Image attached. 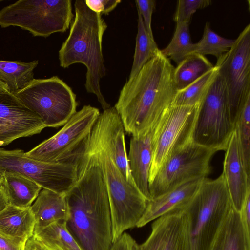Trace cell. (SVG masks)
Returning <instances> with one entry per match:
<instances>
[{
	"label": "cell",
	"mask_w": 250,
	"mask_h": 250,
	"mask_svg": "<svg viewBox=\"0 0 250 250\" xmlns=\"http://www.w3.org/2000/svg\"><path fill=\"white\" fill-rule=\"evenodd\" d=\"M71 161L76 166L77 176L64 194L66 228L83 250H110L113 243L111 214L99 165L85 142Z\"/></svg>",
	"instance_id": "obj_1"
},
{
	"label": "cell",
	"mask_w": 250,
	"mask_h": 250,
	"mask_svg": "<svg viewBox=\"0 0 250 250\" xmlns=\"http://www.w3.org/2000/svg\"><path fill=\"white\" fill-rule=\"evenodd\" d=\"M174 68L159 50L123 86L114 107L125 131L132 137L147 134L172 105L177 91Z\"/></svg>",
	"instance_id": "obj_2"
},
{
	"label": "cell",
	"mask_w": 250,
	"mask_h": 250,
	"mask_svg": "<svg viewBox=\"0 0 250 250\" xmlns=\"http://www.w3.org/2000/svg\"><path fill=\"white\" fill-rule=\"evenodd\" d=\"M74 8L69 35L59 51L60 64L64 68L74 63L84 64L87 68L85 89L96 95L105 110L110 106L101 92L100 83L106 73L102 44L107 26L102 15L91 10L85 0H76Z\"/></svg>",
	"instance_id": "obj_3"
},
{
	"label": "cell",
	"mask_w": 250,
	"mask_h": 250,
	"mask_svg": "<svg viewBox=\"0 0 250 250\" xmlns=\"http://www.w3.org/2000/svg\"><path fill=\"white\" fill-rule=\"evenodd\" d=\"M101 168L108 196L113 242L125 230L136 227L148 200L125 179L111 155L98 119L85 140Z\"/></svg>",
	"instance_id": "obj_4"
},
{
	"label": "cell",
	"mask_w": 250,
	"mask_h": 250,
	"mask_svg": "<svg viewBox=\"0 0 250 250\" xmlns=\"http://www.w3.org/2000/svg\"><path fill=\"white\" fill-rule=\"evenodd\" d=\"M232 207L222 173L215 179L203 178L194 196L184 208L187 219L188 250H210Z\"/></svg>",
	"instance_id": "obj_5"
},
{
	"label": "cell",
	"mask_w": 250,
	"mask_h": 250,
	"mask_svg": "<svg viewBox=\"0 0 250 250\" xmlns=\"http://www.w3.org/2000/svg\"><path fill=\"white\" fill-rule=\"evenodd\" d=\"M71 0H20L0 11V26L19 27L34 37L46 38L69 27L75 15Z\"/></svg>",
	"instance_id": "obj_6"
},
{
	"label": "cell",
	"mask_w": 250,
	"mask_h": 250,
	"mask_svg": "<svg viewBox=\"0 0 250 250\" xmlns=\"http://www.w3.org/2000/svg\"><path fill=\"white\" fill-rule=\"evenodd\" d=\"M14 95L41 119L46 127L64 125L77 112L75 94L56 76L34 78Z\"/></svg>",
	"instance_id": "obj_7"
},
{
	"label": "cell",
	"mask_w": 250,
	"mask_h": 250,
	"mask_svg": "<svg viewBox=\"0 0 250 250\" xmlns=\"http://www.w3.org/2000/svg\"><path fill=\"white\" fill-rule=\"evenodd\" d=\"M234 128L227 89L218 73L200 104L192 141L216 152L225 151Z\"/></svg>",
	"instance_id": "obj_8"
},
{
	"label": "cell",
	"mask_w": 250,
	"mask_h": 250,
	"mask_svg": "<svg viewBox=\"0 0 250 250\" xmlns=\"http://www.w3.org/2000/svg\"><path fill=\"white\" fill-rule=\"evenodd\" d=\"M216 152L192 141L173 152L149 184L150 200L186 182L207 177L210 171V160Z\"/></svg>",
	"instance_id": "obj_9"
},
{
	"label": "cell",
	"mask_w": 250,
	"mask_h": 250,
	"mask_svg": "<svg viewBox=\"0 0 250 250\" xmlns=\"http://www.w3.org/2000/svg\"><path fill=\"white\" fill-rule=\"evenodd\" d=\"M200 104L194 106L171 105L155 125L151 134L152 158L149 184L170 155L192 141Z\"/></svg>",
	"instance_id": "obj_10"
},
{
	"label": "cell",
	"mask_w": 250,
	"mask_h": 250,
	"mask_svg": "<svg viewBox=\"0 0 250 250\" xmlns=\"http://www.w3.org/2000/svg\"><path fill=\"white\" fill-rule=\"evenodd\" d=\"M0 171L21 174L42 188L63 194L75 184L77 176V167L72 162H42L28 157L21 150L1 148Z\"/></svg>",
	"instance_id": "obj_11"
},
{
	"label": "cell",
	"mask_w": 250,
	"mask_h": 250,
	"mask_svg": "<svg viewBox=\"0 0 250 250\" xmlns=\"http://www.w3.org/2000/svg\"><path fill=\"white\" fill-rule=\"evenodd\" d=\"M215 65L227 89L231 119L235 126L250 97V24L240 33L230 49L217 59Z\"/></svg>",
	"instance_id": "obj_12"
},
{
	"label": "cell",
	"mask_w": 250,
	"mask_h": 250,
	"mask_svg": "<svg viewBox=\"0 0 250 250\" xmlns=\"http://www.w3.org/2000/svg\"><path fill=\"white\" fill-rule=\"evenodd\" d=\"M100 114L99 109L86 105L77 111L61 130L26 153L42 162H68L87 138Z\"/></svg>",
	"instance_id": "obj_13"
},
{
	"label": "cell",
	"mask_w": 250,
	"mask_h": 250,
	"mask_svg": "<svg viewBox=\"0 0 250 250\" xmlns=\"http://www.w3.org/2000/svg\"><path fill=\"white\" fill-rule=\"evenodd\" d=\"M41 119L8 91H0V146L39 134L45 128Z\"/></svg>",
	"instance_id": "obj_14"
},
{
	"label": "cell",
	"mask_w": 250,
	"mask_h": 250,
	"mask_svg": "<svg viewBox=\"0 0 250 250\" xmlns=\"http://www.w3.org/2000/svg\"><path fill=\"white\" fill-rule=\"evenodd\" d=\"M134 250H188L185 210L171 211L155 220L148 237L136 242Z\"/></svg>",
	"instance_id": "obj_15"
},
{
	"label": "cell",
	"mask_w": 250,
	"mask_h": 250,
	"mask_svg": "<svg viewBox=\"0 0 250 250\" xmlns=\"http://www.w3.org/2000/svg\"><path fill=\"white\" fill-rule=\"evenodd\" d=\"M222 174L232 207L240 212L250 192V177L247 174L242 162L235 128L225 150Z\"/></svg>",
	"instance_id": "obj_16"
},
{
	"label": "cell",
	"mask_w": 250,
	"mask_h": 250,
	"mask_svg": "<svg viewBox=\"0 0 250 250\" xmlns=\"http://www.w3.org/2000/svg\"><path fill=\"white\" fill-rule=\"evenodd\" d=\"M98 120L109 151L117 167L127 182L135 185L128 165L125 129L114 107L104 110L100 113Z\"/></svg>",
	"instance_id": "obj_17"
},
{
	"label": "cell",
	"mask_w": 250,
	"mask_h": 250,
	"mask_svg": "<svg viewBox=\"0 0 250 250\" xmlns=\"http://www.w3.org/2000/svg\"><path fill=\"white\" fill-rule=\"evenodd\" d=\"M202 179H195L186 182L148 201L136 227L141 228L171 211L183 209L196 192Z\"/></svg>",
	"instance_id": "obj_18"
},
{
	"label": "cell",
	"mask_w": 250,
	"mask_h": 250,
	"mask_svg": "<svg viewBox=\"0 0 250 250\" xmlns=\"http://www.w3.org/2000/svg\"><path fill=\"white\" fill-rule=\"evenodd\" d=\"M151 134L152 130L141 137H131L127 155L131 176L135 186L148 201L150 200L149 175L152 158Z\"/></svg>",
	"instance_id": "obj_19"
},
{
	"label": "cell",
	"mask_w": 250,
	"mask_h": 250,
	"mask_svg": "<svg viewBox=\"0 0 250 250\" xmlns=\"http://www.w3.org/2000/svg\"><path fill=\"white\" fill-rule=\"evenodd\" d=\"M36 228L45 227L58 221H66L68 207L65 195L42 188L30 206Z\"/></svg>",
	"instance_id": "obj_20"
},
{
	"label": "cell",
	"mask_w": 250,
	"mask_h": 250,
	"mask_svg": "<svg viewBox=\"0 0 250 250\" xmlns=\"http://www.w3.org/2000/svg\"><path fill=\"white\" fill-rule=\"evenodd\" d=\"M36 221L30 209L10 204L0 212V231L24 244L33 235Z\"/></svg>",
	"instance_id": "obj_21"
},
{
	"label": "cell",
	"mask_w": 250,
	"mask_h": 250,
	"mask_svg": "<svg viewBox=\"0 0 250 250\" xmlns=\"http://www.w3.org/2000/svg\"><path fill=\"white\" fill-rule=\"evenodd\" d=\"M2 186L9 204L27 208L34 202L42 187L32 180L17 173L4 172Z\"/></svg>",
	"instance_id": "obj_22"
},
{
	"label": "cell",
	"mask_w": 250,
	"mask_h": 250,
	"mask_svg": "<svg viewBox=\"0 0 250 250\" xmlns=\"http://www.w3.org/2000/svg\"><path fill=\"white\" fill-rule=\"evenodd\" d=\"M210 250H250L240 220L232 207L226 216Z\"/></svg>",
	"instance_id": "obj_23"
},
{
	"label": "cell",
	"mask_w": 250,
	"mask_h": 250,
	"mask_svg": "<svg viewBox=\"0 0 250 250\" xmlns=\"http://www.w3.org/2000/svg\"><path fill=\"white\" fill-rule=\"evenodd\" d=\"M33 236L44 250H83L68 230L65 221L35 227Z\"/></svg>",
	"instance_id": "obj_24"
},
{
	"label": "cell",
	"mask_w": 250,
	"mask_h": 250,
	"mask_svg": "<svg viewBox=\"0 0 250 250\" xmlns=\"http://www.w3.org/2000/svg\"><path fill=\"white\" fill-rule=\"evenodd\" d=\"M38 63L37 60L29 62L0 60V80L6 85L7 90L14 94L33 81V70Z\"/></svg>",
	"instance_id": "obj_25"
},
{
	"label": "cell",
	"mask_w": 250,
	"mask_h": 250,
	"mask_svg": "<svg viewBox=\"0 0 250 250\" xmlns=\"http://www.w3.org/2000/svg\"><path fill=\"white\" fill-rule=\"evenodd\" d=\"M213 66L205 56L198 54L188 56L174 68V80L177 90L184 89Z\"/></svg>",
	"instance_id": "obj_26"
},
{
	"label": "cell",
	"mask_w": 250,
	"mask_h": 250,
	"mask_svg": "<svg viewBox=\"0 0 250 250\" xmlns=\"http://www.w3.org/2000/svg\"><path fill=\"white\" fill-rule=\"evenodd\" d=\"M216 65L183 89L177 90L172 105L194 106L200 104L218 73Z\"/></svg>",
	"instance_id": "obj_27"
},
{
	"label": "cell",
	"mask_w": 250,
	"mask_h": 250,
	"mask_svg": "<svg viewBox=\"0 0 250 250\" xmlns=\"http://www.w3.org/2000/svg\"><path fill=\"white\" fill-rule=\"evenodd\" d=\"M138 12V31L133 61L128 79L134 77L143 66L159 51L154 39L147 32L142 16Z\"/></svg>",
	"instance_id": "obj_28"
},
{
	"label": "cell",
	"mask_w": 250,
	"mask_h": 250,
	"mask_svg": "<svg viewBox=\"0 0 250 250\" xmlns=\"http://www.w3.org/2000/svg\"><path fill=\"white\" fill-rule=\"evenodd\" d=\"M176 23V29L170 42L161 51L164 56L178 64L192 54L194 43L191 40L189 23L184 21Z\"/></svg>",
	"instance_id": "obj_29"
},
{
	"label": "cell",
	"mask_w": 250,
	"mask_h": 250,
	"mask_svg": "<svg viewBox=\"0 0 250 250\" xmlns=\"http://www.w3.org/2000/svg\"><path fill=\"white\" fill-rule=\"evenodd\" d=\"M235 39L225 38L212 30L209 23L206 22L201 40L194 43L192 54L205 56L211 55L217 59L228 52L232 47Z\"/></svg>",
	"instance_id": "obj_30"
},
{
	"label": "cell",
	"mask_w": 250,
	"mask_h": 250,
	"mask_svg": "<svg viewBox=\"0 0 250 250\" xmlns=\"http://www.w3.org/2000/svg\"><path fill=\"white\" fill-rule=\"evenodd\" d=\"M234 127L242 162L250 177V97L243 106Z\"/></svg>",
	"instance_id": "obj_31"
},
{
	"label": "cell",
	"mask_w": 250,
	"mask_h": 250,
	"mask_svg": "<svg viewBox=\"0 0 250 250\" xmlns=\"http://www.w3.org/2000/svg\"><path fill=\"white\" fill-rule=\"evenodd\" d=\"M211 3L209 0H179L173 20L176 23L186 21L189 23L194 13L198 9L208 6Z\"/></svg>",
	"instance_id": "obj_32"
},
{
	"label": "cell",
	"mask_w": 250,
	"mask_h": 250,
	"mask_svg": "<svg viewBox=\"0 0 250 250\" xmlns=\"http://www.w3.org/2000/svg\"><path fill=\"white\" fill-rule=\"evenodd\" d=\"M137 10L141 14L145 27L149 35L154 39L151 28V21L153 12L156 7V1L154 0H135Z\"/></svg>",
	"instance_id": "obj_33"
},
{
	"label": "cell",
	"mask_w": 250,
	"mask_h": 250,
	"mask_svg": "<svg viewBox=\"0 0 250 250\" xmlns=\"http://www.w3.org/2000/svg\"><path fill=\"white\" fill-rule=\"evenodd\" d=\"M85 3L91 10L101 15L108 14L120 3V0H86Z\"/></svg>",
	"instance_id": "obj_34"
},
{
	"label": "cell",
	"mask_w": 250,
	"mask_h": 250,
	"mask_svg": "<svg viewBox=\"0 0 250 250\" xmlns=\"http://www.w3.org/2000/svg\"><path fill=\"white\" fill-rule=\"evenodd\" d=\"M239 213L247 241L250 243V192L248 193Z\"/></svg>",
	"instance_id": "obj_35"
},
{
	"label": "cell",
	"mask_w": 250,
	"mask_h": 250,
	"mask_svg": "<svg viewBox=\"0 0 250 250\" xmlns=\"http://www.w3.org/2000/svg\"><path fill=\"white\" fill-rule=\"evenodd\" d=\"M136 241L125 232L113 243L110 250H134Z\"/></svg>",
	"instance_id": "obj_36"
},
{
	"label": "cell",
	"mask_w": 250,
	"mask_h": 250,
	"mask_svg": "<svg viewBox=\"0 0 250 250\" xmlns=\"http://www.w3.org/2000/svg\"><path fill=\"white\" fill-rule=\"evenodd\" d=\"M25 244L0 231V250H24Z\"/></svg>",
	"instance_id": "obj_37"
},
{
	"label": "cell",
	"mask_w": 250,
	"mask_h": 250,
	"mask_svg": "<svg viewBox=\"0 0 250 250\" xmlns=\"http://www.w3.org/2000/svg\"><path fill=\"white\" fill-rule=\"evenodd\" d=\"M24 250H44L39 242L33 236L25 244Z\"/></svg>",
	"instance_id": "obj_38"
},
{
	"label": "cell",
	"mask_w": 250,
	"mask_h": 250,
	"mask_svg": "<svg viewBox=\"0 0 250 250\" xmlns=\"http://www.w3.org/2000/svg\"><path fill=\"white\" fill-rule=\"evenodd\" d=\"M8 201L2 185L0 186V212L8 204Z\"/></svg>",
	"instance_id": "obj_39"
},
{
	"label": "cell",
	"mask_w": 250,
	"mask_h": 250,
	"mask_svg": "<svg viewBox=\"0 0 250 250\" xmlns=\"http://www.w3.org/2000/svg\"><path fill=\"white\" fill-rule=\"evenodd\" d=\"M0 91H8L6 85L0 80Z\"/></svg>",
	"instance_id": "obj_40"
},
{
	"label": "cell",
	"mask_w": 250,
	"mask_h": 250,
	"mask_svg": "<svg viewBox=\"0 0 250 250\" xmlns=\"http://www.w3.org/2000/svg\"><path fill=\"white\" fill-rule=\"evenodd\" d=\"M3 174L0 171V186L2 185V181H3Z\"/></svg>",
	"instance_id": "obj_41"
},
{
	"label": "cell",
	"mask_w": 250,
	"mask_h": 250,
	"mask_svg": "<svg viewBox=\"0 0 250 250\" xmlns=\"http://www.w3.org/2000/svg\"><path fill=\"white\" fill-rule=\"evenodd\" d=\"M3 0H0V2L3 1Z\"/></svg>",
	"instance_id": "obj_42"
}]
</instances>
